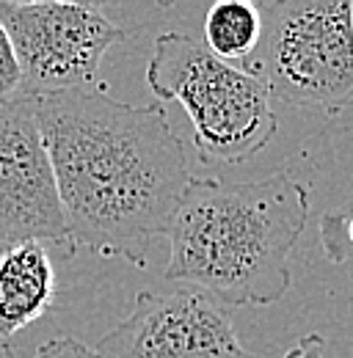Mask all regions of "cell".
<instances>
[{"label":"cell","instance_id":"6da1fadb","mask_svg":"<svg viewBox=\"0 0 353 358\" xmlns=\"http://www.w3.org/2000/svg\"><path fill=\"white\" fill-rule=\"evenodd\" d=\"M36 116L69 245L146 268L149 243L169 234L191 182L163 102L69 89L39 94Z\"/></svg>","mask_w":353,"mask_h":358},{"label":"cell","instance_id":"7a4b0ae2","mask_svg":"<svg viewBox=\"0 0 353 358\" xmlns=\"http://www.w3.org/2000/svg\"><path fill=\"white\" fill-rule=\"evenodd\" d=\"M309 221V193L287 171L260 182L191 177L169 229L166 281L221 306H268L293 284L290 254Z\"/></svg>","mask_w":353,"mask_h":358},{"label":"cell","instance_id":"3957f363","mask_svg":"<svg viewBox=\"0 0 353 358\" xmlns=\"http://www.w3.org/2000/svg\"><path fill=\"white\" fill-rule=\"evenodd\" d=\"M146 86L158 102L176 99L185 108L202 163H246L263 152L279 127L263 83L216 58L205 42L188 34L166 31L155 39Z\"/></svg>","mask_w":353,"mask_h":358},{"label":"cell","instance_id":"277c9868","mask_svg":"<svg viewBox=\"0 0 353 358\" xmlns=\"http://www.w3.org/2000/svg\"><path fill=\"white\" fill-rule=\"evenodd\" d=\"M263 31L240 64L270 99L337 116L353 102L351 0H263Z\"/></svg>","mask_w":353,"mask_h":358},{"label":"cell","instance_id":"5b68a950","mask_svg":"<svg viewBox=\"0 0 353 358\" xmlns=\"http://www.w3.org/2000/svg\"><path fill=\"white\" fill-rule=\"evenodd\" d=\"M0 25L14 47L22 91L34 96L86 89L108 50L125 39L94 3L0 0Z\"/></svg>","mask_w":353,"mask_h":358},{"label":"cell","instance_id":"8992f818","mask_svg":"<svg viewBox=\"0 0 353 358\" xmlns=\"http://www.w3.org/2000/svg\"><path fill=\"white\" fill-rule=\"evenodd\" d=\"M0 240L69 245L36 96L28 91L0 99Z\"/></svg>","mask_w":353,"mask_h":358},{"label":"cell","instance_id":"52a82bcc","mask_svg":"<svg viewBox=\"0 0 353 358\" xmlns=\"http://www.w3.org/2000/svg\"><path fill=\"white\" fill-rule=\"evenodd\" d=\"M99 358H254L229 314L199 289L138 292L127 317L99 342Z\"/></svg>","mask_w":353,"mask_h":358},{"label":"cell","instance_id":"ba28073f","mask_svg":"<svg viewBox=\"0 0 353 358\" xmlns=\"http://www.w3.org/2000/svg\"><path fill=\"white\" fill-rule=\"evenodd\" d=\"M55 301V270L42 243L11 245L0 262V350L14 334L50 312Z\"/></svg>","mask_w":353,"mask_h":358},{"label":"cell","instance_id":"9c48e42d","mask_svg":"<svg viewBox=\"0 0 353 358\" xmlns=\"http://www.w3.org/2000/svg\"><path fill=\"white\" fill-rule=\"evenodd\" d=\"M263 20L257 3L249 0H219L205 17V47L226 64L246 61L260 42Z\"/></svg>","mask_w":353,"mask_h":358},{"label":"cell","instance_id":"30bf717a","mask_svg":"<svg viewBox=\"0 0 353 358\" xmlns=\"http://www.w3.org/2000/svg\"><path fill=\"white\" fill-rule=\"evenodd\" d=\"M22 91V72L14 55V47L8 42V34L0 25V99H8Z\"/></svg>","mask_w":353,"mask_h":358},{"label":"cell","instance_id":"8fae6325","mask_svg":"<svg viewBox=\"0 0 353 358\" xmlns=\"http://www.w3.org/2000/svg\"><path fill=\"white\" fill-rule=\"evenodd\" d=\"M34 358H99V353L75 336H58V339L44 342Z\"/></svg>","mask_w":353,"mask_h":358},{"label":"cell","instance_id":"7c38bea8","mask_svg":"<svg viewBox=\"0 0 353 358\" xmlns=\"http://www.w3.org/2000/svg\"><path fill=\"white\" fill-rule=\"evenodd\" d=\"M323 350H326V339L320 334H304L284 358H323Z\"/></svg>","mask_w":353,"mask_h":358},{"label":"cell","instance_id":"4fadbf2b","mask_svg":"<svg viewBox=\"0 0 353 358\" xmlns=\"http://www.w3.org/2000/svg\"><path fill=\"white\" fill-rule=\"evenodd\" d=\"M345 237H348V243L353 245V215L348 218V226H345Z\"/></svg>","mask_w":353,"mask_h":358},{"label":"cell","instance_id":"5bb4252c","mask_svg":"<svg viewBox=\"0 0 353 358\" xmlns=\"http://www.w3.org/2000/svg\"><path fill=\"white\" fill-rule=\"evenodd\" d=\"M8 248H11V245H8L6 240H0V262H3V257H6V251H8Z\"/></svg>","mask_w":353,"mask_h":358},{"label":"cell","instance_id":"9a60e30c","mask_svg":"<svg viewBox=\"0 0 353 358\" xmlns=\"http://www.w3.org/2000/svg\"><path fill=\"white\" fill-rule=\"evenodd\" d=\"M0 358H6V356H3V350H0Z\"/></svg>","mask_w":353,"mask_h":358}]
</instances>
